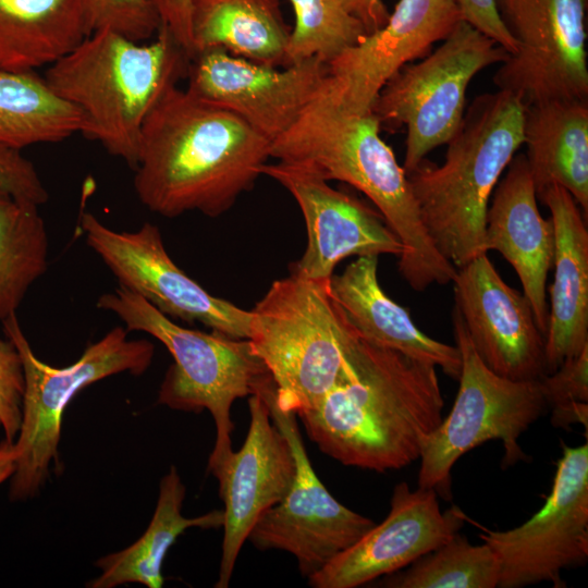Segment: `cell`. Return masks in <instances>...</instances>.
I'll use <instances>...</instances> for the list:
<instances>
[{"label":"cell","mask_w":588,"mask_h":588,"mask_svg":"<svg viewBox=\"0 0 588 588\" xmlns=\"http://www.w3.org/2000/svg\"><path fill=\"white\" fill-rule=\"evenodd\" d=\"M436 368L367 341L346 320L335 384L296 416L318 449L339 463L378 473L401 469L419 460L443 418Z\"/></svg>","instance_id":"6da1fadb"},{"label":"cell","mask_w":588,"mask_h":588,"mask_svg":"<svg viewBox=\"0 0 588 588\" xmlns=\"http://www.w3.org/2000/svg\"><path fill=\"white\" fill-rule=\"evenodd\" d=\"M270 145L235 113L173 85L142 126L135 193L166 218L189 211L219 217L252 189Z\"/></svg>","instance_id":"7a4b0ae2"},{"label":"cell","mask_w":588,"mask_h":588,"mask_svg":"<svg viewBox=\"0 0 588 588\" xmlns=\"http://www.w3.org/2000/svg\"><path fill=\"white\" fill-rule=\"evenodd\" d=\"M380 127L372 111L356 113L340 106L323 81L295 123L271 142L270 158L309 166L324 180L362 192L403 244L399 271L407 284L415 291L445 285L457 269L428 235L407 175Z\"/></svg>","instance_id":"3957f363"},{"label":"cell","mask_w":588,"mask_h":588,"mask_svg":"<svg viewBox=\"0 0 588 588\" xmlns=\"http://www.w3.org/2000/svg\"><path fill=\"white\" fill-rule=\"evenodd\" d=\"M525 110L509 90L477 96L446 144L444 162L424 159L406 174L428 235L456 269L487 254L489 201L524 144Z\"/></svg>","instance_id":"277c9868"},{"label":"cell","mask_w":588,"mask_h":588,"mask_svg":"<svg viewBox=\"0 0 588 588\" xmlns=\"http://www.w3.org/2000/svg\"><path fill=\"white\" fill-rule=\"evenodd\" d=\"M188 63L162 26L149 44L100 29L49 65L44 78L82 112V134L134 169L145 119L166 90L186 76Z\"/></svg>","instance_id":"5b68a950"},{"label":"cell","mask_w":588,"mask_h":588,"mask_svg":"<svg viewBox=\"0 0 588 588\" xmlns=\"http://www.w3.org/2000/svg\"><path fill=\"white\" fill-rule=\"evenodd\" d=\"M96 306L115 315L128 332L151 335L172 355L173 364L160 384L157 401L175 411L210 413L216 440L207 470L216 476L233 453V403L255 394L270 377L249 341L181 327L144 297L122 286L101 294Z\"/></svg>","instance_id":"8992f818"},{"label":"cell","mask_w":588,"mask_h":588,"mask_svg":"<svg viewBox=\"0 0 588 588\" xmlns=\"http://www.w3.org/2000/svg\"><path fill=\"white\" fill-rule=\"evenodd\" d=\"M248 341L275 387V403L298 414L335 384L344 362L346 320L330 279L275 280L250 310Z\"/></svg>","instance_id":"52a82bcc"},{"label":"cell","mask_w":588,"mask_h":588,"mask_svg":"<svg viewBox=\"0 0 588 588\" xmlns=\"http://www.w3.org/2000/svg\"><path fill=\"white\" fill-rule=\"evenodd\" d=\"M2 327L24 368L22 420L14 440L16 467L10 478L9 498L25 501L38 494L51 466L59 470L62 419L75 395L107 377L143 375L151 365L155 346L146 339H130L124 327H114L87 345L73 364L53 367L35 355L16 315L3 320Z\"/></svg>","instance_id":"ba28073f"},{"label":"cell","mask_w":588,"mask_h":588,"mask_svg":"<svg viewBox=\"0 0 588 588\" xmlns=\"http://www.w3.org/2000/svg\"><path fill=\"white\" fill-rule=\"evenodd\" d=\"M461 356L458 391L449 415L426 438L418 487L451 500L452 468L460 457L490 440L503 444L502 467L526 460L518 439L543 414L540 380L515 381L490 370L477 354L458 310L452 311Z\"/></svg>","instance_id":"9c48e42d"},{"label":"cell","mask_w":588,"mask_h":588,"mask_svg":"<svg viewBox=\"0 0 588 588\" xmlns=\"http://www.w3.org/2000/svg\"><path fill=\"white\" fill-rule=\"evenodd\" d=\"M509 57L494 40L461 20L432 53L404 65L385 83L371 111L381 125L405 126L402 167L406 174L458 131L471 79Z\"/></svg>","instance_id":"30bf717a"},{"label":"cell","mask_w":588,"mask_h":588,"mask_svg":"<svg viewBox=\"0 0 588 588\" xmlns=\"http://www.w3.org/2000/svg\"><path fill=\"white\" fill-rule=\"evenodd\" d=\"M257 391L264 395L272 421L290 445L295 473L287 493L260 516L247 540L261 551L289 552L308 579L376 523L340 503L319 479L307 455L296 414L280 409L275 403L272 378Z\"/></svg>","instance_id":"8fae6325"},{"label":"cell","mask_w":588,"mask_h":588,"mask_svg":"<svg viewBox=\"0 0 588 588\" xmlns=\"http://www.w3.org/2000/svg\"><path fill=\"white\" fill-rule=\"evenodd\" d=\"M482 542L500 562L501 588L549 581L566 586L564 569L588 559V443L563 445L544 504L528 520L509 530L483 529Z\"/></svg>","instance_id":"7c38bea8"},{"label":"cell","mask_w":588,"mask_h":588,"mask_svg":"<svg viewBox=\"0 0 588 588\" xmlns=\"http://www.w3.org/2000/svg\"><path fill=\"white\" fill-rule=\"evenodd\" d=\"M500 19L517 44L495 72L498 89L528 106L588 98L586 0H495Z\"/></svg>","instance_id":"4fadbf2b"},{"label":"cell","mask_w":588,"mask_h":588,"mask_svg":"<svg viewBox=\"0 0 588 588\" xmlns=\"http://www.w3.org/2000/svg\"><path fill=\"white\" fill-rule=\"evenodd\" d=\"M78 228L119 286L144 297L170 318L248 339L250 310L210 294L187 275L168 254L157 225L145 222L136 231H115L94 213L83 212Z\"/></svg>","instance_id":"5bb4252c"},{"label":"cell","mask_w":588,"mask_h":588,"mask_svg":"<svg viewBox=\"0 0 588 588\" xmlns=\"http://www.w3.org/2000/svg\"><path fill=\"white\" fill-rule=\"evenodd\" d=\"M327 75L328 65L317 58L278 69L210 48L189 60L186 89L272 142L295 123Z\"/></svg>","instance_id":"9a60e30c"},{"label":"cell","mask_w":588,"mask_h":588,"mask_svg":"<svg viewBox=\"0 0 588 588\" xmlns=\"http://www.w3.org/2000/svg\"><path fill=\"white\" fill-rule=\"evenodd\" d=\"M262 174L293 196L305 219L307 246L303 256L290 265L291 274L324 280L350 256L402 255V242L377 209L331 187L311 167L278 161L265 163Z\"/></svg>","instance_id":"2e32d148"},{"label":"cell","mask_w":588,"mask_h":588,"mask_svg":"<svg viewBox=\"0 0 588 588\" xmlns=\"http://www.w3.org/2000/svg\"><path fill=\"white\" fill-rule=\"evenodd\" d=\"M452 282L454 307L485 365L515 381L542 379L546 339L524 293L501 278L487 254L457 268Z\"/></svg>","instance_id":"e0dca14e"},{"label":"cell","mask_w":588,"mask_h":588,"mask_svg":"<svg viewBox=\"0 0 588 588\" xmlns=\"http://www.w3.org/2000/svg\"><path fill=\"white\" fill-rule=\"evenodd\" d=\"M433 489L412 490L406 482L392 492L387 517L308 578L314 588H355L393 574L453 538L465 515L452 506L442 512Z\"/></svg>","instance_id":"ac0fdd59"},{"label":"cell","mask_w":588,"mask_h":588,"mask_svg":"<svg viewBox=\"0 0 588 588\" xmlns=\"http://www.w3.org/2000/svg\"><path fill=\"white\" fill-rule=\"evenodd\" d=\"M461 20L455 0H399L381 28L328 64V90L348 111H371L385 83L446 38Z\"/></svg>","instance_id":"d6986e66"},{"label":"cell","mask_w":588,"mask_h":588,"mask_svg":"<svg viewBox=\"0 0 588 588\" xmlns=\"http://www.w3.org/2000/svg\"><path fill=\"white\" fill-rule=\"evenodd\" d=\"M249 427L242 448L215 476L223 501V539L216 588L230 584L236 560L260 516L287 493L295 473L290 445L271 419L264 395H249Z\"/></svg>","instance_id":"ffe728a7"},{"label":"cell","mask_w":588,"mask_h":588,"mask_svg":"<svg viewBox=\"0 0 588 588\" xmlns=\"http://www.w3.org/2000/svg\"><path fill=\"white\" fill-rule=\"evenodd\" d=\"M492 194L485 250L499 252L513 267L546 336L549 323L547 279L553 267L554 228L552 220L543 218L538 209L525 155L514 156Z\"/></svg>","instance_id":"44dd1931"},{"label":"cell","mask_w":588,"mask_h":588,"mask_svg":"<svg viewBox=\"0 0 588 588\" xmlns=\"http://www.w3.org/2000/svg\"><path fill=\"white\" fill-rule=\"evenodd\" d=\"M537 197L550 211L555 237L554 278L547 287L548 375L588 346V230L587 219L565 188L551 185Z\"/></svg>","instance_id":"7402d4cb"},{"label":"cell","mask_w":588,"mask_h":588,"mask_svg":"<svg viewBox=\"0 0 588 588\" xmlns=\"http://www.w3.org/2000/svg\"><path fill=\"white\" fill-rule=\"evenodd\" d=\"M330 294L350 324L367 341L431 364L457 380L455 346L424 333L407 309L391 299L378 281V256H362L330 278Z\"/></svg>","instance_id":"603a6c76"},{"label":"cell","mask_w":588,"mask_h":588,"mask_svg":"<svg viewBox=\"0 0 588 588\" xmlns=\"http://www.w3.org/2000/svg\"><path fill=\"white\" fill-rule=\"evenodd\" d=\"M525 155L537 196L565 188L587 219L588 98L551 99L526 106Z\"/></svg>","instance_id":"cb8c5ba5"},{"label":"cell","mask_w":588,"mask_h":588,"mask_svg":"<svg viewBox=\"0 0 588 588\" xmlns=\"http://www.w3.org/2000/svg\"><path fill=\"white\" fill-rule=\"evenodd\" d=\"M186 488L174 465L161 478L155 512L145 532L127 548L98 559L100 575L86 586L114 588L140 584L161 588L162 565L169 549L188 528L212 529L223 524V511L215 510L196 517L182 514Z\"/></svg>","instance_id":"d4e9b609"},{"label":"cell","mask_w":588,"mask_h":588,"mask_svg":"<svg viewBox=\"0 0 588 588\" xmlns=\"http://www.w3.org/2000/svg\"><path fill=\"white\" fill-rule=\"evenodd\" d=\"M291 28L279 0H194L192 38L194 56L210 48L255 63L287 66Z\"/></svg>","instance_id":"484cf974"},{"label":"cell","mask_w":588,"mask_h":588,"mask_svg":"<svg viewBox=\"0 0 588 588\" xmlns=\"http://www.w3.org/2000/svg\"><path fill=\"white\" fill-rule=\"evenodd\" d=\"M86 36L75 0H0V70L49 66Z\"/></svg>","instance_id":"4316f807"},{"label":"cell","mask_w":588,"mask_h":588,"mask_svg":"<svg viewBox=\"0 0 588 588\" xmlns=\"http://www.w3.org/2000/svg\"><path fill=\"white\" fill-rule=\"evenodd\" d=\"M82 112L35 72L0 70V144L22 149L62 142L84 130Z\"/></svg>","instance_id":"83f0119b"},{"label":"cell","mask_w":588,"mask_h":588,"mask_svg":"<svg viewBox=\"0 0 588 588\" xmlns=\"http://www.w3.org/2000/svg\"><path fill=\"white\" fill-rule=\"evenodd\" d=\"M38 206L0 191V321L15 315L48 268L49 242Z\"/></svg>","instance_id":"f1b7e54d"},{"label":"cell","mask_w":588,"mask_h":588,"mask_svg":"<svg viewBox=\"0 0 588 588\" xmlns=\"http://www.w3.org/2000/svg\"><path fill=\"white\" fill-rule=\"evenodd\" d=\"M409 566V565H408ZM500 562L490 546L471 544L457 532L448 542L425 554L403 572L387 575L391 588H495Z\"/></svg>","instance_id":"f546056e"},{"label":"cell","mask_w":588,"mask_h":588,"mask_svg":"<svg viewBox=\"0 0 588 588\" xmlns=\"http://www.w3.org/2000/svg\"><path fill=\"white\" fill-rule=\"evenodd\" d=\"M289 2L295 14V24L286 46L287 65L311 58L328 65L367 35L364 25L340 0Z\"/></svg>","instance_id":"4dcf8cb0"},{"label":"cell","mask_w":588,"mask_h":588,"mask_svg":"<svg viewBox=\"0 0 588 588\" xmlns=\"http://www.w3.org/2000/svg\"><path fill=\"white\" fill-rule=\"evenodd\" d=\"M547 406L552 407L551 424L568 428L588 427V346L565 359L553 372L540 379Z\"/></svg>","instance_id":"1f68e13d"},{"label":"cell","mask_w":588,"mask_h":588,"mask_svg":"<svg viewBox=\"0 0 588 588\" xmlns=\"http://www.w3.org/2000/svg\"><path fill=\"white\" fill-rule=\"evenodd\" d=\"M88 35L117 32L139 42L158 33L160 20L150 0H75Z\"/></svg>","instance_id":"d6a6232c"},{"label":"cell","mask_w":588,"mask_h":588,"mask_svg":"<svg viewBox=\"0 0 588 588\" xmlns=\"http://www.w3.org/2000/svg\"><path fill=\"white\" fill-rule=\"evenodd\" d=\"M24 385L17 348L9 339H0V430L10 442H14L20 430Z\"/></svg>","instance_id":"836d02e7"},{"label":"cell","mask_w":588,"mask_h":588,"mask_svg":"<svg viewBox=\"0 0 588 588\" xmlns=\"http://www.w3.org/2000/svg\"><path fill=\"white\" fill-rule=\"evenodd\" d=\"M0 191L14 199L41 206L49 194L30 160L20 149L0 144Z\"/></svg>","instance_id":"e575fe53"},{"label":"cell","mask_w":588,"mask_h":588,"mask_svg":"<svg viewBox=\"0 0 588 588\" xmlns=\"http://www.w3.org/2000/svg\"><path fill=\"white\" fill-rule=\"evenodd\" d=\"M464 21L494 40L510 56L517 51V44L503 25L495 0H455Z\"/></svg>","instance_id":"d590c367"},{"label":"cell","mask_w":588,"mask_h":588,"mask_svg":"<svg viewBox=\"0 0 588 588\" xmlns=\"http://www.w3.org/2000/svg\"><path fill=\"white\" fill-rule=\"evenodd\" d=\"M164 27L189 60L194 57L192 11L194 0H150Z\"/></svg>","instance_id":"8d00e7d4"},{"label":"cell","mask_w":588,"mask_h":588,"mask_svg":"<svg viewBox=\"0 0 588 588\" xmlns=\"http://www.w3.org/2000/svg\"><path fill=\"white\" fill-rule=\"evenodd\" d=\"M343 7L365 27L367 34L381 28L390 12L382 0H340Z\"/></svg>","instance_id":"74e56055"},{"label":"cell","mask_w":588,"mask_h":588,"mask_svg":"<svg viewBox=\"0 0 588 588\" xmlns=\"http://www.w3.org/2000/svg\"><path fill=\"white\" fill-rule=\"evenodd\" d=\"M16 467L14 442L3 439L0 442V485L10 479Z\"/></svg>","instance_id":"f35d334b"}]
</instances>
